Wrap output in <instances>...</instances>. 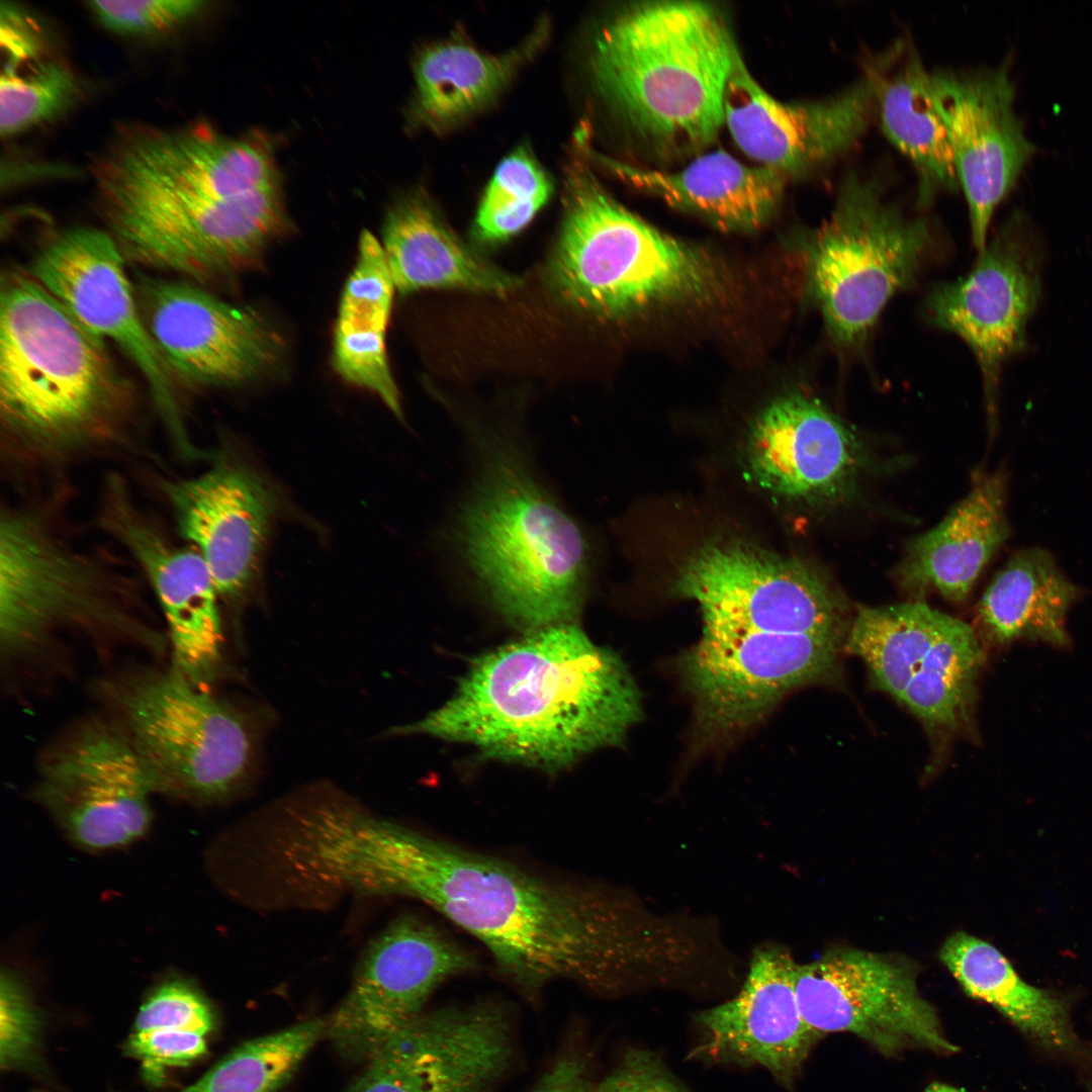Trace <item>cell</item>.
<instances>
[{"instance_id":"6da1fadb","label":"cell","mask_w":1092,"mask_h":1092,"mask_svg":"<svg viewBox=\"0 0 1092 1092\" xmlns=\"http://www.w3.org/2000/svg\"><path fill=\"white\" fill-rule=\"evenodd\" d=\"M376 874L383 896L419 900L478 939L529 998L560 980L606 994L659 985L680 962L678 919L629 891L547 878L399 824Z\"/></svg>"},{"instance_id":"7a4b0ae2","label":"cell","mask_w":1092,"mask_h":1092,"mask_svg":"<svg viewBox=\"0 0 1092 1092\" xmlns=\"http://www.w3.org/2000/svg\"><path fill=\"white\" fill-rule=\"evenodd\" d=\"M641 716L623 660L566 621L479 656L443 706L393 731L553 770L622 744Z\"/></svg>"},{"instance_id":"3957f363","label":"cell","mask_w":1092,"mask_h":1092,"mask_svg":"<svg viewBox=\"0 0 1092 1092\" xmlns=\"http://www.w3.org/2000/svg\"><path fill=\"white\" fill-rule=\"evenodd\" d=\"M590 52L596 89L642 141L663 154L703 150L725 123L736 43L700 1H645L618 11Z\"/></svg>"},{"instance_id":"277c9868","label":"cell","mask_w":1092,"mask_h":1092,"mask_svg":"<svg viewBox=\"0 0 1092 1092\" xmlns=\"http://www.w3.org/2000/svg\"><path fill=\"white\" fill-rule=\"evenodd\" d=\"M476 449L479 469L453 531L463 565L510 621L532 629L569 621L588 570L580 528L517 445L484 438Z\"/></svg>"},{"instance_id":"5b68a950","label":"cell","mask_w":1092,"mask_h":1092,"mask_svg":"<svg viewBox=\"0 0 1092 1092\" xmlns=\"http://www.w3.org/2000/svg\"><path fill=\"white\" fill-rule=\"evenodd\" d=\"M124 393L102 340L34 278L8 276L0 303L7 433L40 453L75 450L111 432Z\"/></svg>"},{"instance_id":"8992f818","label":"cell","mask_w":1092,"mask_h":1092,"mask_svg":"<svg viewBox=\"0 0 1092 1092\" xmlns=\"http://www.w3.org/2000/svg\"><path fill=\"white\" fill-rule=\"evenodd\" d=\"M550 282L575 307L618 318L660 304L712 299L724 286L707 252L649 224L616 201L587 164L574 159Z\"/></svg>"},{"instance_id":"52a82bcc","label":"cell","mask_w":1092,"mask_h":1092,"mask_svg":"<svg viewBox=\"0 0 1092 1092\" xmlns=\"http://www.w3.org/2000/svg\"><path fill=\"white\" fill-rule=\"evenodd\" d=\"M808 293L833 343L863 346L889 300L914 283L933 248L927 218L908 215L875 177L848 172L806 242Z\"/></svg>"},{"instance_id":"ba28073f","label":"cell","mask_w":1092,"mask_h":1092,"mask_svg":"<svg viewBox=\"0 0 1092 1092\" xmlns=\"http://www.w3.org/2000/svg\"><path fill=\"white\" fill-rule=\"evenodd\" d=\"M120 590L112 573L73 549L38 518L2 510L0 647L8 663L32 659L57 633L69 630L136 634L155 651L164 650V637L140 628Z\"/></svg>"},{"instance_id":"9c48e42d","label":"cell","mask_w":1092,"mask_h":1092,"mask_svg":"<svg viewBox=\"0 0 1092 1092\" xmlns=\"http://www.w3.org/2000/svg\"><path fill=\"white\" fill-rule=\"evenodd\" d=\"M121 728L157 793L200 803L222 801L251 764L247 723L233 706L171 667L144 673L116 692Z\"/></svg>"},{"instance_id":"30bf717a","label":"cell","mask_w":1092,"mask_h":1092,"mask_svg":"<svg viewBox=\"0 0 1092 1092\" xmlns=\"http://www.w3.org/2000/svg\"><path fill=\"white\" fill-rule=\"evenodd\" d=\"M674 590L698 603L703 629L846 637L843 600L827 582L795 558L745 543L700 547L680 565Z\"/></svg>"},{"instance_id":"8fae6325","label":"cell","mask_w":1092,"mask_h":1092,"mask_svg":"<svg viewBox=\"0 0 1092 1092\" xmlns=\"http://www.w3.org/2000/svg\"><path fill=\"white\" fill-rule=\"evenodd\" d=\"M154 793L152 776L123 729L91 720L43 753L33 794L74 843L106 850L146 833Z\"/></svg>"},{"instance_id":"7c38bea8","label":"cell","mask_w":1092,"mask_h":1092,"mask_svg":"<svg viewBox=\"0 0 1092 1092\" xmlns=\"http://www.w3.org/2000/svg\"><path fill=\"white\" fill-rule=\"evenodd\" d=\"M795 992L804 1021L821 1037L849 1032L887 1057L959 1051L921 995L913 970L890 957L845 948L797 964Z\"/></svg>"},{"instance_id":"4fadbf2b","label":"cell","mask_w":1092,"mask_h":1092,"mask_svg":"<svg viewBox=\"0 0 1092 1092\" xmlns=\"http://www.w3.org/2000/svg\"><path fill=\"white\" fill-rule=\"evenodd\" d=\"M843 646L828 635L703 629L680 661L698 723L716 735L747 728L794 690L833 679Z\"/></svg>"},{"instance_id":"5bb4252c","label":"cell","mask_w":1092,"mask_h":1092,"mask_svg":"<svg viewBox=\"0 0 1092 1092\" xmlns=\"http://www.w3.org/2000/svg\"><path fill=\"white\" fill-rule=\"evenodd\" d=\"M475 967L472 954L434 925L400 916L364 950L347 995L326 1018L325 1038L345 1060L365 1064L423 1013L443 982Z\"/></svg>"},{"instance_id":"9a60e30c","label":"cell","mask_w":1092,"mask_h":1092,"mask_svg":"<svg viewBox=\"0 0 1092 1092\" xmlns=\"http://www.w3.org/2000/svg\"><path fill=\"white\" fill-rule=\"evenodd\" d=\"M1039 251L1032 221L1017 209L965 277L937 284L926 298L931 322L972 350L993 417L1003 364L1026 348L1027 325L1041 296Z\"/></svg>"},{"instance_id":"2e32d148","label":"cell","mask_w":1092,"mask_h":1092,"mask_svg":"<svg viewBox=\"0 0 1092 1092\" xmlns=\"http://www.w3.org/2000/svg\"><path fill=\"white\" fill-rule=\"evenodd\" d=\"M1010 68L1007 56L992 67L932 72L934 101L946 127L978 252L988 243L997 207L1037 151L1014 107Z\"/></svg>"},{"instance_id":"e0dca14e","label":"cell","mask_w":1092,"mask_h":1092,"mask_svg":"<svg viewBox=\"0 0 1092 1092\" xmlns=\"http://www.w3.org/2000/svg\"><path fill=\"white\" fill-rule=\"evenodd\" d=\"M512 1054L500 1005L423 1012L365 1063L347 1092H491Z\"/></svg>"},{"instance_id":"ac0fdd59","label":"cell","mask_w":1092,"mask_h":1092,"mask_svg":"<svg viewBox=\"0 0 1092 1092\" xmlns=\"http://www.w3.org/2000/svg\"><path fill=\"white\" fill-rule=\"evenodd\" d=\"M146 329L165 365L204 385L249 381L275 363L280 340L262 315L182 282L141 277L134 286Z\"/></svg>"},{"instance_id":"d6986e66","label":"cell","mask_w":1092,"mask_h":1092,"mask_svg":"<svg viewBox=\"0 0 1092 1092\" xmlns=\"http://www.w3.org/2000/svg\"><path fill=\"white\" fill-rule=\"evenodd\" d=\"M724 116L743 153L790 179L833 162L856 145L875 116L874 85L864 71L829 96L782 102L755 80L737 50Z\"/></svg>"},{"instance_id":"ffe728a7","label":"cell","mask_w":1092,"mask_h":1092,"mask_svg":"<svg viewBox=\"0 0 1092 1092\" xmlns=\"http://www.w3.org/2000/svg\"><path fill=\"white\" fill-rule=\"evenodd\" d=\"M32 273L88 330L114 342L132 360L178 442L186 447L166 365L143 322L124 256L112 235L94 228L66 231L36 256Z\"/></svg>"},{"instance_id":"44dd1931","label":"cell","mask_w":1092,"mask_h":1092,"mask_svg":"<svg viewBox=\"0 0 1092 1092\" xmlns=\"http://www.w3.org/2000/svg\"><path fill=\"white\" fill-rule=\"evenodd\" d=\"M101 520L146 575L166 621L171 668L193 685L210 682L222 658L219 594L192 547L167 539L138 512L121 480L106 483Z\"/></svg>"},{"instance_id":"7402d4cb","label":"cell","mask_w":1092,"mask_h":1092,"mask_svg":"<svg viewBox=\"0 0 1092 1092\" xmlns=\"http://www.w3.org/2000/svg\"><path fill=\"white\" fill-rule=\"evenodd\" d=\"M746 457L761 487L822 504L849 496L863 462L852 430L802 391L779 396L760 412L748 434Z\"/></svg>"},{"instance_id":"603a6c76","label":"cell","mask_w":1092,"mask_h":1092,"mask_svg":"<svg viewBox=\"0 0 1092 1092\" xmlns=\"http://www.w3.org/2000/svg\"><path fill=\"white\" fill-rule=\"evenodd\" d=\"M797 963L777 944L758 946L739 992L699 1013V1053L719 1061L756 1065L792 1086L821 1037L804 1021L795 992Z\"/></svg>"},{"instance_id":"cb8c5ba5","label":"cell","mask_w":1092,"mask_h":1092,"mask_svg":"<svg viewBox=\"0 0 1092 1092\" xmlns=\"http://www.w3.org/2000/svg\"><path fill=\"white\" fill-rule=\"evenodd\" d=\"M164 490L179 534L205 562L219 597L241 596L257 572L274 514L268 486L248 467L221 462Z\"/></svg>"},{"instance_id":"d4e9b609","label":"cell","mask_w":1092,"mask_h":1092,"mask_svg":"<svg viewBox=\"0 0 1092 1092\" xmlns=\"http://www.w3.org/2000/svg\"><path fill=\"white\" fill-rule=\"evenodd\" d=\"M622 180L672 207L703 217L724 231L745 232L770 218L788 178L764 166H748L717 150L677 171L638 167L604 158Z\"/></svg>"},{"instance_id":"484cf974","label":"cell","mask_w":1092,"mask_h":1092,"mask_svg":"<svg viewBox=\"0 0 1092 1092\" xmlns=\"http://www.w3.org/2000/svg\"><path fill=\"white\" fill-rule=\"evenodd\" d=\"M1005 495L1004 475L979 477L936 527L908 545L896 571L900 584L913 595L933 587L951 602H964L1009 536Z\"/></svg>"},{"instance_id":"4316f807","label":"cell","mask_w":1092,"mask_h":1092,"mask_svg":"<svg viewBox=\"0 0 1092 1092\" xmlns=\"http://www.w3.org/2000/svg\"><path fill=\"white\" fill-rule=\"evenodd\" d=\"M872 78L875 117L888 140L913 164L922 202L959 185L944 122L936 107L932 72L919 54L898 43L864 70Z\"/></svg>"},{"instance_id":"83f0119b","label":"cell","mask_w":1092,"mask_h":1092,"mask_svg":"<svg viewBox=\"0 0 1092 1092\" xmlns=\"http://www.w3.org/2000/svg\"><path fill=\"white\" fill-rule=\"evenodd\" d=\"M381 246L401 294L433 287L504 294L519 284L454 235L421 193L404 195L391 205Z\"/></svg>"},{"instance_id":"f1b7e54d","label":"cell","mask_w":1092,"mask_h":1092,"mask_svg":"<svg viewBox=\"0 0 1092 1092\" xmlns=\"http://www.w3.org/2000/svg\"><path fill=\"white\" fill-rule=\"evenodd\" d=\"M394 289L381 243L364 231L356 265L340 300L333 363L345 380L374 392L401 418L400 397L385 348Z\"/></svg>"},{"instance_id":"f546056e","label":"cell","mask_w":1092,"mask_h":1092,"mask_svg":"<svg viewBox=\"0 0 1092 1092\" xmlns=\"http://www.w3.org/2000/svg\"><path fill=\"white\" fill-rule=\"evenodd\" d=\"M545 32L541 26L527 41L502 55L460 40L425 48L414 64L417 121L443 131L490 105L542 44Z\"/></svg>"},{"instance_id":"4dcf8cb0","label":"cell","mask_w":1092,"mask_h":1092,"mask_svg":"<svg viewBox=\"0 0 1092 1092\" xmlns=\"http://www.w3.org/2000/svg\"><path fill=\"white\" fill-rule=\"evenodd\" d=\"M1078 593L1046 550H1019L986 588L978 623L996 644L1027 639L1067 646L1066 617Z\"/></svg>"},{"instance_id":"1f68e13d","label":"cell","mask_w":1092,"mask_h":1092,"mask_svg":"<svg viewBox=\"0 0 1092 1092\" xmlns=\"http://www.w3.org/2000/svg\"><path fill=\"white\" fill-rule=\"evenodd\" d=\"M939 959L968 996L990 1004L1027 1035L1051 1049H1077L1067 1003L1026 983L991 943L959 931L946 938Z\"/></svg>"},{"instance_id":"d6a6232c","label":"cell","mask_w":1092,"mask_h":1092,"mask_svg":"<svg viewBox=\"0 0 1092 1092\" xmlns=\"http://www.w3.org/2000/svg\"><path fill=\"white\" fill-rule=\"evenodd\" d=\"M949 618L921 601L859 608L843 647L864 661L876 688L901 702Z\"/></svg>"},{"instance_id":"836d02e7","label":"cell","mask_w":1092,"mask_h":1092,"mask_svg":"<svg viewBox=\"0 0 1092 1092\" xmlns=\"http://www.w3.org/2000/svg\"><path fill=\"white\" fill-rule=\"evenodd\" d=\"M985 652L970 625L950 617L902 696L933 736H950L971 721Z\"/></svg>"},{"instance_id":"e575fe53","label":"cell","mask_w":1092,"mask_h":1092,"mask_svg":"<svg viewBox=\"0 0 1092 1092\" xmlns=\"http://www.w3.org/2000/svg\"><path fill=\"white\" fill-rule=\"evenodd\" d=\"M326 1026L316 1018L250 1039L180 1092H279L325 1038Z\"/></svg>"},{"instance_id":"d590c367","label":"cell","mask_w":1092,"mask_h":1092,"mask_svg":"<svg viewBox=\"0 0 1092 1092\" xmlns=\"http://www.w3.org/2000/svg\"><path fill=\"white\" fill-rule=\"evenodd\" d=\"M552 185L544 170L521 148L505 158L487 185L475 218L485 243L510 238L525 228L546 203Z\"/></svg>"},{"instance_id":"8d00e7d4","label":"cell","mask_w":1092,"mask_h":1092,"mask_svg":"<svg viewBox=\"0 0 1092 1092\" xmlns=\"http://www.w3.org/2000/svg\"><path fill=\"white\" fill-rule=\"evenodd\" d=\"M80 86L71 70L57 60L35 62L24 72L2 71L0 130L11 136L67 111Z\"/></svg>"},{"instance_id":"74e56055","label":"cell","mask_w":1092,"mask_h":1092,"mask_svg":"<svg viewBox=\"0 0 1092 1092\" xmlns=\"http://www.w3.org/2000/svg\"><path fill=\"white\" fill-rule=\"evenodd\" d=\"M197 0H112L90 1L97 20L114 33L152 36L174 30L205 10Z\"/></svg>"},{"instance_id":"f35d334b","label":"cell","mask_w":1092,"mask_h":1092,"mask_svg":"<svg viewBox=\"0 0 1092 1092\" xmlns=\"http://www.w3.org/2000/svg\"><path fill=\"white\" fill-rule=\"evenodd\" d=\"M40 1016L19 976L2 971L0 983V1060L3 1068H25L37 1061Z\"/></svg>"},{"instance_id":"ab89813d","label":"cell","mask_w":1092,"mask_h":1092,"mask_svg":"<svg viewBox=\"0 0 1092 1092\" xmlns=\"http://www.w3.org/2000/svg\"><path fill=\"white\" fill-rule=\"evenodd\" d=\"M134 1031L179 1029L206 1035L214 1014L206 998L192 985L174 979L158 986L141 1006Z\"/></svg>"},{"instance_id":"60d3db41","label":"cell","mask_w":1092,"mask_h":1092,"mask_svg":"<svg viewBox=\"0 0 1092 1092\" xmlns=\"http://www.w3.org/2000/svg\"><path fill=\"white\" fill-rule=\"evenodd\" d=\"M127 1048L141 1060L144 1076L152 1082L160 1081L165 1068L189 1065L207 1051L205 1035L179 1029L133 1031Z\"/></svg>"},{"instance_id":"b9f144b4","label":"cell","mask_w":1092,"mask_h":1092,"mask_svg":"<svg viewBox=\"0 0 1092 1092\" xmlns=\"http://www.w3.org/2000/svg\"><path fill=\"white\" fill-rule=\"evenodd\" d=\"M596 1092H687L651 1052L631 1049Z\"/></svg>"},{"instance_id":"7bdbcfd3","label":"cell","mask_w":1092,"mask_h":1092,"mask_svg":"<svg viewBox=\"0 0 1092 1092\" xmlns=\"http://www.w3.org/2000/svg\"><path fill=\"white\" fill-rule=\"evenodd\" d=\"M533 1092H596L584 1062L575 1056L559 1059Z\"/></svg>"},{"instance_id":"ee69618b","label":"cell","mask_w":1092,"mask_h":1092,"mask_svg":"<svg viewBox=\"0 0 1092 1092\" xmlns=\"http://www.w3.org/2000/svg\"><path fill=\"white\" fill-rule=\"evenodd\" d=\"M923 1092H967L963 1088H958L943 1083H932Z\"/></svg>"}]
</instances>
